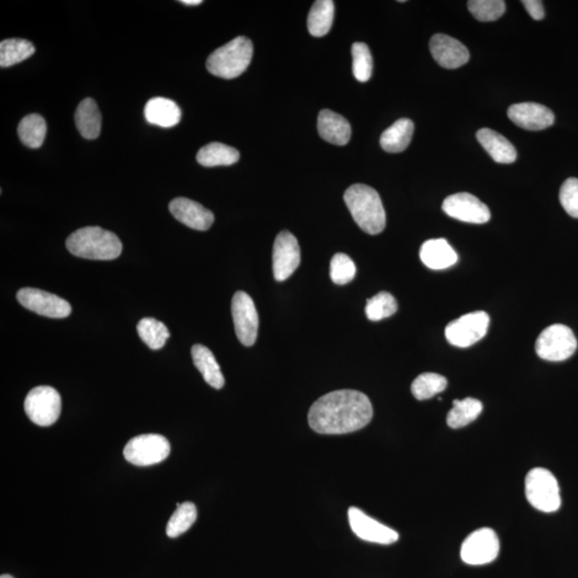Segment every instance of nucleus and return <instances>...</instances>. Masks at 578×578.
I'll list each match as a JSON object with an SVG mask.
<instances>
[{"label": "nucleus", "instance_id": "nucleus-29", "mask_svg": "<svg viewBox=\"0 0 578 578\" xmlns=\"http://www.w3.org/2000/svg\"><path fill=\"white\" fill-rule=\"evenodd\" d=\"M46 122L45 118L37 114H31L21 120L18 132L25 146L31 149L40 148L46 136Z\"/></svg>", "mask_w": 578, "mask_h": 578}, {"label": "nucleus", "instance_id": "nucleus-3", "mask_svg": "<svg viewBox=\"0 0 578 578\" xmlns=\"http://www.w3.org/2000/svg\"><path fill=\"white\" fill-rule=\"evenodd\" d=\"M66 244L70 253L86 260H112L122 252L120 239L98 227L78 229L69 235Z\"/></svg>", "mask_w": 578, "mask_h": 578}, {"label": "nucleus", "instance_id": "nucleus-14", "mask_svg": "<svg viewBox=\"0 0 578 578\" xmlns=\"http://www.w3.org/2000/svg\"><path fill=\"white\" fill-rule=\"evenodd\" d=\"M442 211L449 217L466 223L484 224L491 219L489 207L478 197L466 192L448 196L443 201Z\"/></svg>", "mask_w": 578, "mask_h": 578}, {"label": "nucleus", "instance_id": "nucleus-17", "mask_svg": "<svg viewBox=\"0 0 578 578\" xmlns=\"http://www.w3.org/2000/svg\"><path fill=\"white\" fill-rule=\"evenodd\" d=\"M432 56L439 66L446 69H458L467 63L469 51L462 42L448 35L437 34L430 41Z\"/></svg>", "mask_w": 578, "mask_h": 578}, {"label": "nucleus", "instance_id": "nucleus-1", "mask_svg": "<svg viewBox=\"0 0 578 578\" xmlns=\"http://www.w3.org/2000/svg\"><path fill=\"white\" fill-rule=\"evenodd\" d=\"M373 417V406L360 391L337 390L321 396L310 407L309 425L323 435H343L361 430Z\"/></svg>", "mask_w": 578, "mask_h": 578}, {"label": "nucleus", "instance_id": "nucleus-19", "mask_svg": "<svg viewBox=\"0 0 578 578\" xmlns=\"http://www.w3.org/2000/svg\"><path fill=\"white\" fill-rule=\"evenodd\" d=\"M318 128L319 136L326 142L344 146L350 142L351 128L344 117L330 110H323L319 112Z\"/></svg>", "mask_w": 578, "mask_h": 578}, {"label": "nucleus", "instance_id": "nucleus-8", "mask_svg": "<svg viewBox=\"0 0 578 578\" xmlns=\"http://www.w3.org/2000/svg\"><path fill=\"white\" fill-rule=\"evenodd\" d=\"M170 444L159 434H144L131 439L123 450V457L136 466H152L169 458Z\"/></svg>", "mask_w": 578, "mask_h": 578}, {"label": "nucleus", "instance_id": "nucleus-12", "mask_svg": "<svg viewBox=\"0 0 578 578\" xmlns=\"http://www.w3.org/2000/svg\"><path fill=\"white\" fill-rule=\"evenodd\" d=\"M16 298L24 308L45 318H64L72 312L71 305L66 300L41 289L21 288Z\"/></svg>", "mask_w": 578, "mask_h": 578}, {"label": "nucleus", "instance_id": "nucleus-28", "mask_svg": "<svg viewBox=\"0 0 578 578\" xmlns=\"http://www.w3.org/2000/svg\"><path fill=\"white\" fill-rule=\"evenodd\" d=\"M483 410L481 401L473 398L453 400L452 409L447 416L448 425L451 428H460L470 425Z\"/></svg>", "mask_w": 578, "mask_h": 578}, {"label": "nucleus", "instance_id": "nucleus-41", "mask_svg": "<svg viewBox=\"0 0 578 578\" xmlns=\"http://www.w3.org/2000/svg\"><path fill=\"white\" fill-rule=\"evenodd\" d=\"M0 578H13V577L8 574H3L2 576H0Z\"/></svg>", "mask_w": 578, "mask_h": 578}, {"label": "nucleus", "instance_id": "nucleus-13", "mask_svg": "<svg viewBox=\"0 0 578 578\" xmlns=\"http://www.w3.org/2000/svg\"><path fill=\"white\" fill-rule=\"evenodd\" d=\"M301 261L298 240L291 232L283 230L277 235L273 244V276L278 282L285 281L293 275Z\"/></svg>", "mask_w": 578, "mask_h": 578}, {"label": "nucleus", "instance_id": "nucleus-5", "mask_svg": "<svg viewBox=\"0 0 578 578\" xmlns=\"http://www.w3.org/2000/svg\"><path fill=\"white\" fill-rule=\"evenodd\" d=\"M524 492L530 505L541 512L559 510L561 497L558 481L545 468H533L524 480Z\"/></svg>", "mask_w": 578, "mask_h": 578}, {"label": "nucleus", "instance_id": "nucleus-37", "mask_svg": "<svg viewBox=\"0 0 578 578\" xmlns=\"http://www.w3.org/2000/svg\"><path fill=\"white\" fill-rule=\"evenodd\" d=\"M357 268L350 256L337 253L330 262V277L337 285H345L355 278Z\"/></svg>", "mask_w": 578, "mask_h": 578}, {"label": "nucleus", "instance_id": "nucleus-4", "mask_svg": "<svg viewBox=\"0 0 578 578\" xmlns=\"http://www.w3.org/2000/svg\"><path fill=\"white\" fill-rule=\"evenodd\" d=\"M252 57L253 45L251 40L245 37H237L214 51L208 57L206 66L214 77L233 79L248 69Z\"/></svg>", "mask_w": 578, "mask_h": 578}, {"label": "nucleus", "instance_id": "nucleus-16", "mask_svg": "<svg viewBox=\"0 0 578 578\" xmlns=\"http://www.w3.org/2000/svg\"><path fill=\"white\" fill-rule=\"evenodd\" d=\"M508 116L519 128L529 131H540L554 125L555 115L549 107L533 102L513 104L508 107Z\"/></svg>", "mask_w": 578, "mask_h": 578}, {"label": "nucleus", "instance_id": "nucleus-31", "mask_svg": "<svg viewBox=\"0 0 578 578\" xmlns=\"http://www.w3.org/2000/svg\"><path fill=\"white\" fill-rule=\"evenodd\" d=\"M197 518V508L194 503H177L176 511L166 526V534L169 538L179 537L194 524Z\"/></svg>", "mask_w": 578, "mask_h": 578}, {"label": "nucleus", "instance_id": "nucleus-38", "mask_svg": "<svg viewBox=\"0 0 578 578\" xmlns=\"http://www.w3.org/2000/svg\"><path fill=\"white\" fill-rule=\"evenodd\" d=\"M559 200L572 218L578 219V179L569 178L561 186Z\"/></svg>", "mask_w": 578, "mask_h": 578}, {"label": "nucleus", "instance_id": "nucleus-20", "mask_svg": "<svg viewBox=\"0 0 578 578\" xmlns=\"http://www.w3.org/2000/svg\"><path fill=\"white\" fill-rule=\"evenodd\" d=\"M420 259L430 269L442 270L457 264L458 257L446 239H431L422 244Z\"/></svg>", "mask_w": 578, "mask_h": 578}, {"label": "nucleus", "instance_id": "nucleus-6", "mask_svg": "<svg viewBox=\"0 0 578 578\" xmlns=\"http://www.w3.org/2000/svg\"><path fill=\"white\" fill-rule=\"evenodd\" d=\"M577 340L573 331L565 325H553L546 328L535 343V351L543 360L565 361L574 355Z\"/></svg>", "mask_w": 578, "mask_h": 578}, {"label": "nucleus", "instance_id": "nucleus-15", "mask_svg": "<svg viewBox=\"0 0 578 578\" xmlns=\"http://www.w3.org/2000/svg\"><path fill=\"white\" fill-rule=\"evenodd\" d=\"M348 521L352 533L367 542L390 545L399 540L400 535L395 530L377 522L356 507L348 510Z\"/></svg>", "mask_w": 578, "mask_h": 578}, {"label": "nucleus", "instance_id": "nucleus-18", "mask_svg": "<svg viewBox=\"0 0 578 578\" xmlns=\"http://www.w3.org/2000/svg\"><path fill=\"white\" fill-rule=\"evenodd\" d=\"M169 211L176 219L192 229L208 230L214 222L211 211L189 198H175L169 202Z\"/></svg>", "mask_w": 578, "mask_h": 578}, {"label": "nucleus", "instance_id": "nucleus-36", "mask_svg": "<svg viewBox=\"0 0 578 578\" xmlns=\"http://www.w3.org/2000/svg\"><path fill=\"white\" fill-rule=\"evenodd\" d=\"M467 5L470 13L481 21L500 19L506 11V3L502 0H470Z\"/></svg>", "mask_w": 578, "mask_h": 578}, {"label": "nucleus", "instance_id": "nucleus-27", "mask_svg": "<svg viewBox=\"0 0 578 578\" xmlns=\"http://www.w3.org/2000/svg\"><path fill=\"white\" fill-rule=\"evenodd\" d=\"M334 18V3L332 0H318L312 5L308 16L310 34L316 37H324L331 29Z\"/></svg>", "mask_w": 578, "mask_h": 578}, {"label": "nucleus", "instance_id": "nucleus-40", "mask_svg": "<svg viewBox=\"0 0 578 578\" xmlns=\"http://www.w3.org/2000/svg\"><path fill=\"white\" fill-rule=\"evenodd\" d=\"M180 3L186 5H198L202 4V0H182Z\"/></svg>", "mask_w": 578, "mask_h": 578}, {"label": "nucleus", "instance_id": "nucleus-10", "mask_svg": "<svg viewBox=\"0 0 578 578\" xmlns=\"http://www.w3.org/2000/svg\"><path fill=\"white\" fill-rule=\"evenodd\" d=\"M500 544L494 530L481 528L470 533L460 548V558L470 566H483L494 561Z\"/></svg>", "mask_w": 578, "mask_h": 578}, {"label": "nucleus", "instance_id": "nucleus-24", "mask_svg": "<svg viewBox=\"0 0 578 578\" xmlns=\"http://www.w3.org/2000/svg\"><path fill=\"white\" fill-rule=\"evenodd\" d=\"M414 131V122L409 118H401L382 134L380 146L391 153L404 152L409 146Z\"/></svg>", "mask_w": 578, "mask_h": 578}, {"label": "nucleus", "instance_id": "nucleus-33", "mask_svg": "<svg viewBox=\"0 0 578 578\" xmlns=\"http://www.w3.org/2000/svg\"><path fill=\"white\" fill-rule=\"evenodd\" d=\"M447 379L436 373H423L411 384V392L419 400L434 398L447 388Z\"/></svg>", "mask_w": 578, "mask_h": 578}, {"label": "nucleus", "instance_id": "nucleus-30", "mask_svg": "<svg viewBox=\"0 0 578 578\" xmlns=\"http://www.w3.org/2000/svg\"><path fill=\"white\" fill-rule=\"evenodd\" d=\"M35 51L34 45L29 40H4L0 43V67H12L34 55Z\"/></svg>", "mask_w": 578, "mask_h": 578}, {"label": "nucleus", "instance_id": "nucleus-22", "mask_svg": "<svg viewBox=\"0 0 578 578\" xmlns=\"http://www.w3.org/2000/svg\"><path fill=\"white\" fill-rule=\"evenodd\" d=\"M144 118L152 125L171 128L181 120V110L174 101L166 98H153L144 110Z\"/></svg>", "mask_w": 578, "mask_h": 578}, {"label": "nucleus", "instance_id": "nucleus-7", "mask_svg": "<svg viewBox=\"0 0 578 578\" xmlns=\"http://www.w3.org/2000/svg\"><path fill=\"white\" fill-rule=\"evenodd\" d=\"M24 409L27 417L35 425L51 426L61 416L62 398L57 390L48 385H40L27 394Z\"/></svg>", "mask_w": 578, "mask_h": 578}, {"label": "nucleus", "instance_id": "nucleus-25", "mask_svg": "<svg viewBox=\"0 0 578 578\" xmlns=\"http://www.w3.org/2000/svg\"><path fill=\"white\" fill-rule=\"evenodd\" d=\"M75 123L86 139H95L101 132V112L98 104L91 98H86L75 111Z\"/></svg>", "mask_w": 578, "mask_h": 578}, {"label": "nucleus", "instance_id": "nucleus-11", "mask_svg": "<svg viewBox=\"0 0 578 578\" xmlns=\"http://www.w3.org/2000/svg\"><path fill=\"white\" fill-rule=\"evenodd\" d=\"M232 314L235 335L241 344L250 347L255 344L259 334L260 318L253 300L244 292L234 294Z\"/></svg>", "mask_w": 578, "mask_h": 578}, {"label": "nucleus", "instance_id": "nucleus-39", "mask_svg": "<svg viewBox=\"0 0 578 578\" xmlns=\"http://www.w3.org/2000/svg\"><path fill=\"white\" fill-rule=\"evenodd\" d=\"M522 4L533 20L541 21L544 19L545 11L543 3L541 0H523Z\"/></svg>", "mask_w": 578, "mask_h": 578}, {"label": "nucleus", "instance_id": "nucleus-35", "mask_svg": "<svg viewBox=\"0 0 578 578\" xmlns=\"http://www.w3.org/2000/svg\"><path fill=\"white\" fill-rule=\"evenodd\" d=\"M352 72L359 82H367L373 73V58L366 43L356 42L351 47Z\"/></svg>", "mask_w": 578, "mask_h": 578}, {"label": "nucleus", "instance_id": "nucleus-21", "mask_svg": "<svg viewBox=\"0 0 578 578\" xmlns=\"http://www.w3.org/2000/svg\"><path fill=\"white\" fill-rule=\"evenodd\" d=\"M476 138L495 162L500 164L516 162L517 157L516 147L501 134L484 128L476 132Z\"/></svg>", "mask_w": 578, "mask_h": 578}, {"label": "nucleus", "instance_id": "nucleus-32", "mask_svg": "<svg viewBox=\"0 0 578 578\" xmlns=\"http://www.w3.org/2000/svg\"><path fill=\"white\" fill-rule=\"evenodd\" d=\"M139 337L153 351L161 350L169 337V331L161 321L154 318H143L137 325Z\"/></svg>", "mask_w": 578, "mask_h": 578}, {"label": "nucleus", "instance_id": "nucleus-2", "mask_svg": "<svg viewBox=\"0 0 578 578\" xmlns=\"http://www.w3.org/2000/svg\"><path fill=\"white\" fill-rule=\"evenodd\" d=\"M344 201L348 211L363 232L368 235L384 232L385 211L376 190L367 185H352L345 191Z\"/></svg>", "mask_w": 578, "mask_h": 578}, {"label": "nucleus", "instance_id": "nucleus-9", "mask_svg": "<svg viewBox=\"0 0 578 578\" xmlns=\"http://www.w3.org/2000/svg\"><path fill=\"white\" fill-rule=\"evenodd\" d=\"M490 316L478 310L468 313L462 318L451 321L447 326L446 337L450 344L460 348L473 346L483 339L489 330Z\"/></svg>", "mask_w": 578, "mask_h": 578}, {"label": "nucleus", "instance_id": "nucleus-34", "mask_svg": "<svg viewBox=\"0 0 578 578\" xmlns=\"http://www.w3.org/2000/svg\"><path fill=\"white\" fill-rule=\"evenodd\" d=\"M398 302L387 292H380L367 300L366 307L367 318L372 321H379L390 318L398 310Z\"/></svg>", "mask_w": 578, "mask_h": 578}, {"label": "nucleus", "instance_id": "nucleus-26", "mask_svg": "<svg viewBox=\"0 0 578 578\" xmlns=\"http://www.w3.org/2000/svg\"><path fill=\"white\" fill-rule=\"evenodd\" d=\"M240 154L237 149L221 143H211L200 149L196 155L197 162L205 168L229 166L237 163Z\"/></svg>", "mask_w": 578, "mask_h": 578}, {"label": "nucleus", "instance_id": "nucleus-23", "mask_svg": "<svg viewBox=\"0 0 578 578\" xmlns=\"http://www.w3.org/2000/svg\"><path fill=\"white\" fill-rule=\"evenodd\" d=\"M192 359L205 382L214 389H222L225 379L213 353L206 346L196 344L192 347Z\"/></svg>", "mask_w": 578, "mask_h": 578}]
</instances>
